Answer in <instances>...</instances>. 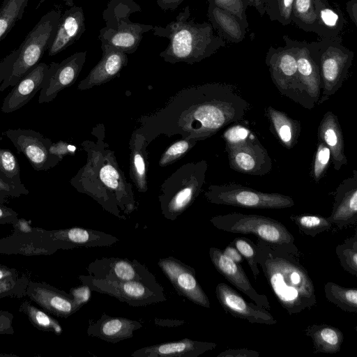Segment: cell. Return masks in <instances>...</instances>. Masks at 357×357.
Instances as JSON below:
<instances>
[{
    "instance_id": "4316f807",
    "label": "cell",
    "mask_w": 357,
    "mask_h": 357,
    "mask_svg": "<svg viewBox=\"0 0 357 357\" xmlns=\"http://www.w3.org/2000/svg\"><path fill=\"white\" fill-rule=\"evenodd\" d=\"M305 334L312 339L315 353L336 354L344 341L341 330L326 324L309 326Z\"/></svg>"
},
{
    "instance_id": "9a60e30c",
    "label": "cell",
    "mask_w": 357,
    "mask_h": 357,
    "mask_svg": "<svg viewBox=\"0 0 357 357\" xmlns=\"http://www.w3.org/2000/svg\"><path fill=\"white\" fill-rule=\"evenodd\" d=\"M215 295L225 311L251 324L273 325L278 322L268 310L245 301L236 290L226 283L216 285Z\"/></svg>"
},
{
    "instance_id": "60d3db41",
    "label": "cell",
    "mask_w": 357,
    "mask_h": 357,
    "mask_svg": "<svg viewBox=\"0 0 357 357\" xmlns=\"http://www.w3.org/2000/svg\"><path fill=\"white\" fill-rule=\"evenodd\" d=\"M100 178L105 185L113 190L119 188V174L110 165H105L100 172Z\"/></svg>"
},
{
    "instance_id": "4fadbf2b",
    "label": "cell",
    "mask_w": 357,
    "mask_h": 357,
    "mask_svg": "<svg viewBox=\"0 0 357 357\" xmlns=\"http://www.w3.org/2000/svg\"><path fill=\"white\" fill-rule=\"evenodd\" d=\"M86 57V51H83L70 55L61 63L51 62L40 91L38 102H51L61 90L71 85L81 71Z\"/></svg>"
},
{
    "instance_id": "7dc6e473",
    "label": "cell",
    "mask_w": 357,
    "mask_h": 357,
    "mask_svg": "<svg viewBox=\"0 0 357 357\" xmlns=\"http://www.w3.org/2000/svg\"><path fill=\"white\" fill-rule=\"evenodd\" d=\"M75 147L68 145L63 142H59L56 144L52 143L50 151L52 154L56 155L60 160L62 158V155L67 154L69 152H73L75 150Z\"/></svg>"
},
{
    "instance_id": "ffe728a7",
    "label": "cell",
    "mask_w": 357,
    "mask_h": 357,
    "mask_svg": "<svg viewBox=\"0 0 357 357\" xmlns=\"http://www.w3.org/2000/svg\"><path fill=\"white\" fill-rule=\"evenodd\" d=\"M47 233L57 250L111 246L119 241L111 234L81 227L47 230Z\"/></svg>"
},
{
    "instance_id": "d6a6232c",
    "label": "cell",
    "mask_w": 357,
    "mask_h": 357,
    "mask_svg": "<svg viewBox=\"0 0 357 357\" xmlns=\"http://www.w3.org/2000/svg\"><path fill=\"white\" fill-rule=\"evenodd\" d=\"M335 253L341 266L353 275H357V233L339 244Z\"/></svg>"
},
{
    "instance_id": "d6986e66",
    "label": "cell",
    "mask_w": 357,
    "mask_h": 357,
    "mask_svg": "<svg viewBox=\"0 0 357 357\" xmlns=\"http://www.w3.org/2000/svg\"><path fill=\"white\" fill-rule=\"evenodd\" d=\"M85 31L83 9L81 6L73 5L61 14L47 48L48 55L54 56L66 50L79 40Z\"/></svg>"
},
{
    "instance_id": "8992f818",
    "label": "cell",
    "mask_w": 357,
    "mask_h": 357,
    "mask_svg": "<svg viewBox=\"0 0 357 357\" xmlns=\"http://www.w3.org/2000/svg\"><path fill=\"white\" fill-rule=\"evenodd\" d=\"M210 221L217 229L227 232L252 234L271 243H294V237L287 227L269 217L231 213L214 216Z\"/></svg>"
},
{
    "instance_id": "ee69618b",
    "label": "cell",
    "mask_w": 357,
    "mask_h": 357,
    "mask_svg": "<svg viewBox=\"0 0 357 357\" xmlns=\"http://www.w3.org/2000/svg\"><path fill=\"white\" fill-rule=\"evenodd\" d=\"M13 320V314L11 312L0 310V335L14 333Z\"/></svg>"
},
{
    "instance_id": "3957f363",
    "label": "cell",
    "mask_w": 357,
    "mask_h": 357,
    "mask_svg": "<svg viewBox=\"0 0 357 357\" xmlns=\"http://www.w3.org/2000/svg\"><path fill=\"white\" fill-rule=\"evenodd\" d=\"M190 17V8L186 6L165 26H153L154 36L169 41L160 53L165 61L192 63L206 56L209 43L208 27L196 24Z\"/></svg>"
},
{
    "instance_id": "7402d4cb",
    "label": "cell",
    "mask_w": 357,
    "mask_h": 357,
    "mask_svg": "<svg viewBox=\"0 0 357 357\" xmlns=\"http://www.w3.org/2000/svg\"><path fill=\"white\" fill-rule=\"evenodd\" d=\"M217 347L214 342L183 339L148 346L134 351L133 357H197Z\"/></svg>"
},
{
    "instance_id": "83f0119b",
    "label": "cell",
    "mask_w": 357,
    "mask_h": 357,
    "mask_svg": "<svg viewBox=\"0 0 357 357\" xmlns=\"http://www.w3.org/2000/svg\"><path fill=\"white\" fill-rule=\"evenodd\" d=\"M324 290L326 298L331 303L344 312H357L356 288H347L335 282H328L325 284Z\"/></svg>"
},
{
    "instance_id": "f907efd6",
    "label": "cell",
    "mask_w": 357,
    "mask_h": 357,
    "mask_svg": "<svg viewBox=\"0 0 357 357\" xmlns=\"http://www.w3.org/2000/svg\"><path fill=\"white\" fill-rule=\"evenodd\" d=\"M321 18L328 26H333L337 20V15L331 10L326 9L321 11Z\"/></svg>"
},
{
    "instance_id": "52a82bcc",
    "label": "cell",
    "mask_w": 357,
    "mask_h": 357,
    "mask_svg": "<svg viewBox=\"0 0 357 357\" xmlns=\"http://www.w3.org/2000/svg\"><path fill=\"white\" fill-rule=\"evenodd\" d=\"M206 197L213 204L246 208L280 209L294 205L288 195L264 192L235 183L211 185Z\"/></svg>"
},
{
    "instance_id": "7a4b0ae2",
    "label": "cell",
    "mask_w": 357,
    "mask_h": 357,
    "mask_svg": "<svg viewBox=\"0 0 357 357\" xmlns=\"http://www.w3.org/2000/svg\"><path fill=\"white\" fill-rule=\"evenodd\" d=\"M249 108V103L231 86L216 84L203 86L188 114L192 135L198 139L211 137L241 120Z\"/></svg>"
},
{
    "instance_id": "681fc988",
    "label": "cell",
    "mask_w": 357,
    "mask_h": 357,
    "mask_svg": "<svg viewBox=\"0 0 357 357\" xmlns=\"http://www.w3.org/2000/svg\"><path fill=\"white\" fill-rule=\"evenodd\" d=\"M184 0H156L158 6L164 11H173L177 8Z\"/></svg>"
},
{
    "instance_id": "8fae6325",
    "label": "cell",
    "mask_w": 357,
    "mask_h": 357,
    "mask_svg": "<svg viewBox=\"0 0 357 357\" xmlns=\"http://www.w3.org/2000/svg\"><path fill=\"white\" fill-rule=\"evenodd\" d=\"M4 134L15 149L26 158L36 171H47L61 160L50 151L52 142L38 131L8 129Z\"/></svg>"
},
{
    "instance_id": "30bf717a",
    "label": "cell",
    "mask_w": 357,
    "mask_h": 357,
    "mask_svg": "<svg viewBox=\"0 0 357 357\" xmlns=\"http://www.w3.org/2000/svg\"><path fill=\"white\" fill-rule=\"evenodd\" d=\"M89 275L98 279L139 282L162 288L148 268L136 260L119 257H102L91 262L86 268Z\"/></svg>"
},
{
    "instance_id": "9c48e42d",
    "label": "cell",
    "mask_w": 357,
    "mask_h": 357,
    "mask_svg": "<svg viewBox=\"0 0 357 357\" xmlns=\"http://www.w3.org/2000/svg\"><path fill=\"white\" fill-rule=\"evenodd\" d=\"M12 234L0 238V253L27 257L50 255L58 250L47 230L32 227L23 218L13 225Z\"/></svg>"
},
{
    "instance_id": "9f6ffc18",
    "label": "cell",
    "mask_w": 357,
    "mask_h": 357,
    "mask_svg": "<svg viewBox=\"0 0 357 357\" xmlns=\"http://www.w3.org/2000/svg\"><path fill=\"white\" fill-rule=\"evenodd\" d=\"M3 1V0H2Z\"/></svg>"
},
{
    "instance_id": "d4e9b609",
    "label": "cell",
    "mask_w": 357,
    "mask_h": 357,
    "mask_svg": "<svg viewBox=\"0 0 357 357\" xmlns=\"http://www.w3.org/2000/svg\"><path fill=\"white\" fill-rule=\"evenodd\" d=\"M319 142L324 143L331 151V160L335 170L347 164L341 126L337 116L331 111L324 115L318 127Z\"/></svg>"
},
{
    "instance_id": "f6af8a7d",
    "label": "cell",
    "mask_w": 357,
    "mask_h": 357,
    "mask_svg": "<svg viewBox=\"0 0 357 357\" xmlns=\"http://www.w3.org/2000/svg\"><path fill=\"white\" fill-rule=\"evenodd\" d=\"M257 351L248 349H229L219 354L217 357H259Z\"/></svg>"
},
{
    "instance_id": "11a10c76",
    "label": "cell",
    "mask_w": 357,
    "mask_h": 357,
    "mask_svg": "<svg viewBox=\"0 0 357 357\" xmlns=\"http://www.w3.org/2000/svg\"><path fill=\"white\" fill-rule=\"evenodd\" d=\"M293 0H284V4L286 7H289L292 3Z\"/></svg>"
},
{
    "instance_id": "836d02e7",
    "label": "cell",
    "mask_w": 357,
    "mask_h": 357,
    "mask_svg": "<svg viewBox=\"0 0 357 357\" xmlns=\"http://www.w3.org/2000/svg\"><path fill=\"white\" fill-rule=\"evenodd\" d=\"M0 177L12 183H22L17 158L7 149L0 148Z\"/></svg>"
},
{
    "instance_id": "74e56055",
    "label": "cell",
    "mask_w": 357,
    "mask_h": 357,
    "mask_svg": "<svg viewBox=\"0 0 357 357\" xmlns=\"http://www.w3.org/2000/svg\"><path fill=\"white\" fill-rule=\"evenodd\" d=\"M29 193L23 183H15L0 177V204H4L10 198H18Z\"/></svg>"
},
{
    "instance_id": "c3c4849f",
    "label": "cell",
    "mask_w": 357,
    "mask_h": 357,
    "mask_svg": "<svg viewBox=\"0 0 357 357\" xmlns=\"http://www.w3.org/2000/svg\"><path fill=\"white\" fill-rule=\"evenodd\" d=\"M223 254L232 261L241 264L243 261V257L233 245L229 244L222 251Z\"/></svg>"
},
{
    "instance_id": "f35d334b",
    "label": "cell",
    "mask_w": 357,
    "mask_h": 357,
    "mask_svg": "<svg viewBox=\"0 0 357 357\" xmlns=\"http://www.w3.org/2000/svg\"><path fill=\"white\" fill-rule=\"evenodd\" d=\"M252 133L242 125H234L229 127L222 135V138L225 142V147L233 146L243 141Z\"/></svg>"
},
{
    "instance_id": "603a6c76",
    "label": "cell",
    "mask_w": 357,
    "mask_h": 357,
    "mask_svg": "<svg viewBox=\"0 0 357 357\" xmlns=\"http://www.w3.org/2000/svg\"><path fill=\"white\" fill-rule=\"evenodd\" d=\"M139 321L125 317H114L102 314L97 321H89L86 333L106 342L116 343L133 336V332L141 328Z\"/></svg>"
},
{
    "instance_id": "ac0fdd59",
    "label": "cell",
    "mask_w": 357,
    "mask_h": 357,
    "mask_svg": "<svg viewBox=\"0 0 357 357\" xmlns=\"http://www.w3.org/2000/svg\"><path fill=\"white\" fill-rule=\"evenodd\" d=\"M328 220L339 228L357 222V172L344 179L337 187Z\"/></svg>"
},
{
    "instance_id": "bcb514c9",
    "label": "cell",
    "mask_w": 357,
    "mask_h": 357,
    "mask_svg": "<svg viewBox=\"0 0 357 357\" xmlns=\"http://www.w3.org/2000/svg\"><path fill=\"white\" fill-rule=\"evenodd\" d=\"M18 220V213L11 208L0 204V225L15 224Z\"/></svg>"
},
{
    "instance_id": "d590c367",
    "label": "cell",
    "mask_w": 357,
    "mask_h": 357,
    "mask_svg": "<svg viewBox=\"0 0 357 357\" xmlns=\"http://www.w3.org/2000/svg\"><path fill=\"white\" fill-rule=\"evenodd\" d=\"M29 280L26 275L0 280V298L25 296Z\"/></svg>"
},
{
    "instance_id": "ab89813d",
    "label": "cell",
    "mask_w": 357,
    "mask_h": 357,
    "mask_svg": "<svg viewBox=\"0 0 357 357\" xmlns=\"http://www.w3.org/2000/svg\"><path fill=\"white\" fill-rule=\"evenodd\" d=\"M190 144L186 140L178 141L172 144L163 155L160 164L165 165L186 152Z\"/></svg>"
},
{
    "instance_id": "db71d44e",
    "label": "cell",
    "mask_w": 357,
    "mask_h": 357,
    "mask_svg": "<svg viewBox=\"0 0 357 357\" xmlns=\"http://www.w3.org/2000/svg\"><path fill=\"white\" fill-rule=\"evenodd\" d=\"M4 79V73H3V70L2 68V66L0 63V86L2 83V82L3 81Z\"/></svg>"
},
{
    "instance_id": "5b68a950",
    "label": "cell",
    "mask_w": 357,
    "mask_h": 357,
    "mask_svg": "<svg viewBox=\"0 0 357 357\" xmlns=\"http://www.w3.org/2000/svg\"><path fill=\"white\" fill-rule=\"evenodd\" d=\"M140 10L134 0H111L103 11L105 26L98 36L101 45H109L126 54L135 52L144 35L153 29V26L130 20L132 13Z\"/></svg>"
},
{
    "instance_id": "f1b7e54d",
    "label": "cell",
    "mask_w": 357,
    "mask_h": 357,
    "mask_svg": "<svg viewBox=\"0 0 357 357\" xmlns=\"http://www.w3.org/2000/svg\"><path fill=\"white\" fill-rule=\"evenodd\" d=\"M19 311L25 314L31 324L38 330L52 332L58 335L63 332L62 327L56 319L45 310L32 305L30 301H24L20 304Z\"/></svg>"
},
{
    "instance_id": "cb8c5ba5",
    "label": "cell",
    "mask_w": 357,
    "mask_h": 357,
    "mask_svg": "<svg viewBox=\"0 0 357 357\" xmlns=\"http://www.w3.org/2000/svg\"><path fill=\"white\" fill-rule=\"evenodd\" d=\"M101 59L89 75L80 82L79 89L89 88L112 79L127 64L128 56L125 52L105 45H101Z\"/></svg>"
},
{
    "instance_id": "7c38bea8",
    "label": "cell",
    "mask_w": 357,
    "mask_h": 357,
    "mask_svg": "<svg viewBox=\"0 0 357 357\" xmlns=\"http://www.w3.org/2000/svg\"><path fill=\"white\" fill-rule=\"evenodd\" d=\"M229 165L233 170L252 176H264L273 167L271 158L258 138L252 133L243 141L225 147Z\"/></svg>"
},
{
    "instance_id": "4dcf8cb0",
    "label": "cell",
    "mask_w": 357,
    "mask_h": 357,
    "mask_svg": "<svg viewBox=\"0 0 357 357\" xmlns=\"http://www.w3.org/2000/svg\"><path fill=\"white\" fill-rule=\"evenodd\" d=\"M29 0H3L0 8V41L22 19Z\"/></svg>"
},
{
    "instance_id": "484cf974",
    "label": "cell",
    "mask_w": 357,
    "mask_h": 357,
    "mask_svg": "<svg viewBox=\"0 0 357 357\" xmlns=\"http://www.w3.org/2000/svg\"><path fill=\"white\" fill-rule=\"evenodd\" d=\"M266 114L273 133L284 147L291 149L297 144L301 135L300 121L271 106L266 108Z\"/></svg>"
},
{
    "instance_id": "8d00e7d4",
    "label": "cell",
    "mask_w": 357,
    "mask_h": 357,
    "mask_svg": "<svg viewBox=\"0 0 357 357\" xmlns=\"http://www.w3.org/2000/svg\"><path fill=\"white\" fill-rule=\"evenodd\" d=\"M331 160V151L327 146L319 142L312 165L311 176L315 183L325 176Z\"/></svg>"
},
{
    "instance_id": "44dd1931",
    "label": "cell",
    "mask_w": 357,
    "mask_h": 357,
    "mask_svg": "<svg viewBox=\"0 0 357 357\" xmlns=\"http://www.w3.org/2000/svg\"><path fill=\"white\" fill-rule=\"evenodd\" d=\"M48 65L38 63L26 73L5 97L1 111L8 114L26 105L40 91Z\"/></svg>"
},
{
    "instance_id": "e0dca14e",
    "label": "cell",
    "mask_w": 357,
    "mask_h": 357,
    "mask_svg": "<svg viewBox=\"0 0 357 357\" xmlns=\"http://www.w3.org/2000/svg\"><path fill=\"white\" fill-rule=\"evenodd\" d=\"M209 257L215 268L238 290L248 296L257 305L271 310L267 296L258 293L252 287L241 264L225 256L220 249L214 247L209 249Z\"/></svg>"
},
{
    "instance_id": "5bb4252c",
    "label": "cell",
    "mask_w": 357,
    "mask_h": 357,
    "mask_svg": "<svg viewBox=\"0 0 357 357\" xmlns=\"http://www.w3.org/2000/svg\"><path fill=\"white\" fill-rule=\"evenodd\" d=\"M158 265L178 294L199 306L210 307L209 299L198 282L193 268L173 257L160 259Z\"/></svg>"
},
{
    "instance_id": "e575fe53",
    "label": "cell",
    "mask_w": 357,
    "mask_h": 357,
    "mask_svg": "<svg viewBox=\"0 0 357 357\" xmlns=\"http://www.w3.org/2000/svg\"><path fill=\"white\" fill-rule=\"evenodd\" d=\"M229 244L235 247L247 261L255 280H257L260 273L257 262V245L245 237H236Z\"/></svg>"
},
{
    "instance_id": "2e32d148",
    "label": "cell",
    "mask_w": 357,
    "mask_h": 357,
    "mask_svg": "<svg viewBox=\"0 0 357 357\" xmlns=\"http://www.w3.org/2000/svg\"><path fill=\"white\" fill-rule=\"evenodd\" d=\"M26 296L43 310L57 317L67 318L80 309L70 294L45 282L29 280Z\"/></svg>"
},
{
    "instance_id": "6da1fadb",
    "label": "cell",
    "mask_w": 357,
    "mask_h": 357,
    "mask_svg": "<svg viewBox=\"0 0 357 357\" xmlns=\"http://www.w3.org/2000/svg\"><path fill=\"white\" fill-rule=\"evenodd\" d=\"M257 262L280 305L298 314L317 303L315 289L294 243H271L257 238Z\"/></svg>"
},
{
    "instance_id": "ba28073f",
    "label": "cell",
    "mask_w": 357,
    "mask_h": 357,
    "mask_svg": "<svg viewBox=\"0 0 357 357\" xmlns=\"http://www.w3.org/2000/svg\"><path fill=\"white\" fill-rule=\"evenodd\" d=\"M79 280L91 291L107 294L133 307H140L166 301L163 288H156L135 281L98 279L89 275H79Z\"/></svg>"
},
{
    "instance_id": "1f68e13d",
    "label": "cell",
    "mask_w": 357,
    "mask_h": 357,
    "mask_svg": "<svg viewBox=\"0 0 357 357\" xmlns=\"http://www.w3.org/2000/svg\"><path fill=\"white\" fill-rule=\"evenodd\" d=\"M290 219L298 226L301 233L312 237L329 230L333 225L328 218L319 215H292Z\"/></svg>"
},
{
    "instance_id": "816d5d0a",
    "label": "cell",
    "mask_w": 357,
    "mask_h": 357,
    "mask_svg": "<svg viewBox=\"0 0 357 357\" xmlns=\"http://www.w3.org/2000/svg\"><path fill=\"white\" fill-rule=\"evenodd\" d=\"M19 273L16 268L0 264V280L17 277Z\"/></svg>"
},
{
    "instance_id": "b9f144b4",
    "label": "cell",
    "mask_w": 357,
    "mask_h": 357,
    "mask_svg": "<svg viewBox=\"0 0 357 357\" xmlns=\"http://www.w3.org/2000/svg\"><path fill=\"white\" fill-rule=\"evenodd\" d=\"M70 294L76 305L81 308L91 298V289L86 284H82V286L70 289Z\"/></svg>"
},
{
    "instance_id": "f546056e",
    "label": "cell",
    "mask_w": 357,
    "mask_h": 357,
    "mask_svg": "<svg viewBox=\"0 0 357 357\" xmlns=\"http://www.w3.org/2000/svg\"><path fill=\"white\" fill-rule=\"evenodd\" d=\"M204 176L195 178L188 186L180 190L170 201L167 209L165 211V216L170 220L175 219L192 202L199 192Z\"/></svg>"
},
{
    "instance_id": "f5cc1de1",
    "label": "cell",
    "mask_w": 357,
    "mask_h": 357,
    "mask_svg": "<svg viewBox=\"0 0 357 357\" xmlns=\"http://www.w3.org/2000/svg\"><path fill=\"white\" fill-rule=\"evenodd\" d=\"M310 5V0H296V8L301 13L306 12Z\"/></svg>"
},
{
    "instance_id": "7bdbcfd3",
    "label": "cell",
    "mask_w": 357,
    "mask_h": 357,
    "mask_svg": "<svg viewBox=\"0 0 357 357\" xmlns=\"http://www.w3.org/2000/svg\"><path fill=\"white\" fill-rule=\"evenodd\" d=\"M133 169L139 187L142 190H145V163L142 155L137 152L133 157Z\"/></svg>"
},
{
    "instance_id": "277c9868",
    "label": "cell",
    "mask_w": 357,
    "mask_h": 357,
    "mask_svg": "<svg viewBox=\"0 0 357 357\" xmlns=\"http://www.w3.org/2000/svg\"><path fill=\"white\" fill-rule=\"evenodd\" d=\"M61 16L59 9L48 11L27 34L20 46L1 61L5 77L0 92L15 86L39 63L54 36Z\"/></svg>"
}]
</instances>
